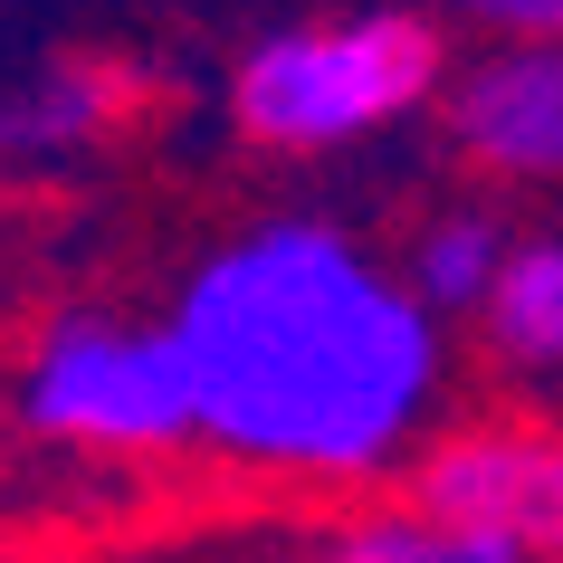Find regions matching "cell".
<instances>
[{
	"instance_id": "6da1fadb",
	"label": "cell",
	"mask_w": 563,
	"mask_h": 563,
	"mask_svg": "<svg viewBox=\"0 0 563 563\" xmlns=\"http://www.w3.org/2000/svg\"><path fill=\"white\" fill-rule=\"evenodd\" d=\"M191 440L297 487H373L449 411V325L344 220L277 210L210 239L173 287Z\"/></svg>"
},
{
	"instance_id": "7a4b0ae2",
	"label": "cell",
	"mask_w": 563,
	"mask_h": 563,
	"mask_svg": "<svg viewBox=\"0 0 563 563\" xmlns=\"http://www.w3.org/2000/svg\"><path fill=\"white\" fill-rule=\"evenodd\" d=\"M449 77V48L420 10H334L287 20L230 67V115L258 153H344L411 124Z\"/></svg>"
},
{
	"instance_id": "3957f363",
	"label": "cell",
	"mask_w": 563,
	"mask_h": 563,
	"mask_svg": "<svg viewBox=\"0 0 563 563\" xmlns=\"http://www.w3.org/2000/svg\"><path fill=\"white\" fill-rule=\"evenodd\" d=\"M20 420L48 449L87 459H163L191 440V391H181L173 334L124 325V316H58L38 325L20 363Z\"/></svg>"
},
{
	"instance_id": "277c9868",
	"label": "cell",
	"mask_w": 563,
	"mask_h": 563,
	"mask_svg": "<svg viewBox=\"0 0 563 563\" xmlns=\"http://www.w3.org/2000/svg\"><path fill=\"white\" fill-rule=\"evenodd\" d=\"M411 526L449 563H544L563 534V449L544 420H459L401 459Z\"/></svg>"
},
{
	"instance_id": "5b68a950",
	"label": "cell",
	"mask_w": 563,
	"mask_h": 563,
	"mask_svg": "<svg viewBox=\"0 0 563 563\" xmlns=\"http://www.w3.org/2000/svg\"><path fill=\"white\" fill-rule=\"evenodd\" d=\"M440 115L459 163L487 181H554L563 173V58L554 38H497L440 77Z\"/></svg>"
},
{
	"instance_id": "8992f818",
	"label": "cell",
	"mask_w": 563,
	"mask_h": 563,
	"mask_svg": "<svg viewBox=\"0 0 563 563\" xmlns=\"http://www.w3.org/2000/svg\"><path fill=\"white\" fill-rule=\"evenodd\" d=\"M134 115V77L106 58H38L30 77L0 87V173H48L96 153Z\"/></svg>"
},
{
	"instance_id": "52a82bcc",
	"label": "cell",
	"mask_w": 563,
	"mask_h": 563,
	"mask_svg": "<svg viewBox=\"0 0 563 563\" xmlns=\"http://www.w3.org/2000/svg\"><path fill=\"white\" fill-rule=\"evenodd\" d=\"M468 325L497 373H516L526 391H554V373H563V239L554 230H516L497 287L477 297Z\"/></svg>"
},
{
	"instance_id": "ba28073f",
	"label": "cell",
	"mask_w": 563,
	"mask_h": 563,
	"mask_svg": "<svg viewBox=\"0 0 563 563\" xmlns=\"http://www.w3.org/2000/svg\"><path fill=\"white\" fill-rule=\"evenodd\" d=\"M506 249H516V230H506L497 210H440V220H420V239H411V258H401V287H411L430 316H477V297L497 287V267H506Z\"/></svg>"
},
{
	"instance_id": "9c48e42d",
	"label": "cell",
	"mask_w": 563,
	"mask_h": 563,
	"mask_svg": "<svg viewBox=\"0 0 563 563\" xmlns=\"http://www.w3.org/2000/svg\"><path fill=\"white\" fill-rule=\"evenodd\" d=\"M316 563H449V554L430 544V526H411V516H373V526H354L344 544H325Z\"/></svg>"
},
{
	"instance_id": "30bf717a",
	"label": "cell",
	"mask_w": 563,
	"mask_h": 563,
	"mask_svg": "<svg viewBox=\"0 0 563 563\" xmlns=\"http://www.w3.org/2000/svg\"><path fill=\"white\" fill-rule=\"evenodd\" d=\"M440 20L487 30V48H497V38H554L563 0H440Z\"/></svg>"
}]
</instances>
